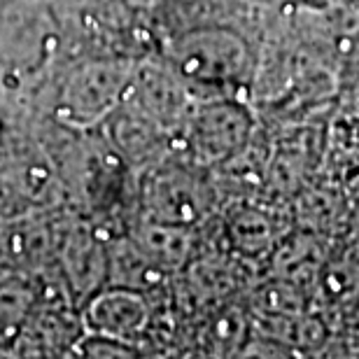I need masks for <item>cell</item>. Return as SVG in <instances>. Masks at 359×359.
I'll return each instance as SVG.
<instances>
[{"label": "cell", "mask_w": 359, "mask_h": 359, "mask_svg": "<svg viewBox=\"0 0 359 359\" xmlns=\"http://www.w3.org/2000/svg\"><path fill=\"white\" fill-rule=\"evenodd\" d=\"M154 54L168 63L194 98H245L259 77V40L238 26L198 21L156 42Z\"/></svg>", "instance_id": "cell-1"}, {"label": "cell", "mask_w": 359, "mask_h": 359, "mask_svg": "<svg viewBox=\"0 0 359 359\" xmlns=\"http://www.w3.org/2000/svg\"><path fill=\"white\" fill-rule=\"evenodd\" d=\"M140 59L110 54H61L35 112L75 131L100 128L121 105Z\"/></svg>", "instance_id": "cell-2"}, {"label": "cell", "mask_w": 359, "mask_h": 359, "mask_svg": "<svg viewBox=\"0 0 359 359\" xmlns=\"http://www.w3.org/2000/svg\"><path fill=\"white\" fill-rule=\"evenodd\" d=\"M61 54V31L42 0H0V98L35 110Z\"/></svg>", "instance_id": "cell-3"}, {"label": "cell", "mask_w": 359, "mask_h": 359, "mask_svg": "<svg viewBox=\"0 0 359 359\" xmlns=\"http://www.w3.org/2000/svg\"><path fill=\"white\" fill-rule=\"evenodd\" d=\"M61 31L63 54H110L142 59L154 38L128 0H42Z\"/></svg>", "instance_id": "cell-4"}, {"label": "cell", "mask_w": 359, "mask_h": 359, "mask_svg": "<svg viewBox=\"0 0 359 359\" xmlns=\"http://www.w3.org/2000/svg\"><path fill=\"white\" fill-rule=\"evenodd\" d=\"M219 205V184L212 170L180 154H168L138 173V215L203 229Z\"/></svg>", "instance_id": "cell-5"}, {"label": "cell", "mask_w": 359, "mask_h": 359, "mask_svg": "<svg viewBox=\"0 0 359 359\" xmlns=\"http://www.w3.org/2000/svg\"><path fill=\"white\" fill-rule=\"evenodd\" d=\"M257 133V112L245 98H194L177 133L175 154L217 170L243 152Z\"/></svg>", "instance_id": "cell-6"}, {"label": "cell", "mask_w": 359, "mask_h": 359, "mask_svg": "<svg viewBox=\"0 0 359 359\" xmlns=\"http://www.w3.org/2000/svg\"><path fill=\"white\" fill-rule=\"evenodd\" d=\"M40 299L14 350V357H73L84 334L82 306L73 299L56 271L38 273Z\"/></svg>", "instance_id": "cell-7"}, {"label": "cell", "mask_w": 359, "mask_h": 359, "mask_svg": "<svg viewBox=\"0 0 359 359\" xmlns=\"http://www.w3.org/2000/svg\"><path fill=\"white\" fill-rule=\"evenodd\" d=\"M107 241L96 222L63 205L54 269L80 306L107 285Z\"/></svg>", "instance_id": "cell-8"}, {"label": "cell", "mask_w": 359, "mask_h": 359, "mask_svg": "<svg viewBox=\"0 0 359 359\" xmlns=\"http://www.w3.org/2000/svg\"><path fill=\"white\" fill-rule=\"evenodd\" d=\"M154 297L128 287L105 285L82 304L84 329L133 343L147 355V339L154 322Z\"/></svg>", "instance_id": "cell-9"}, {"label": "cell", "mask_w": 359, "mask_h": 359, "mask_svg": "<svg viewBox=\"0 0 359 359\" xmlns=\"http://www.w3.org/2000/svg\"><path fill=\"white\" fill-rule=\"evenodd\" d=\"M126 233L168 276H180L196 259L201 252V238H203V229L170 224L145 215H135Z\"/></svg>", "instance_id": "cell-10"}, {"label": "cell", "mask_w": 359, "mask_h": 359, "mask_svg": "<svg viewBox=\"0 0 359 359\" xmlns=\"http://www.w3.org/2000/svg\"><path fill=\"white\" fill-rule=\"evenodd\" d=\"M170 278L173 276L156 266L126 231L110 236L107 241V285L159 294L161 290H166Z\"/></svg>", "instance_id": "cell-11"}, {"label": "cell", "mask_w": 359, "mask_h": 359, "mask_svg": "<svg viewBox=\"0 0 359 359\" xmlns=\"http://www.w3.org/2000/svg\"><path fill=\"white\" fill-rule=\"evenodd\" d=\"M40 276L10 271L0 276V357H14L17 343L40 299Z\"/></svg>", "instance_id": "cell-12"}, {"label": "cell", "mask_w": 359, "mask_h": 359, "mask_svg": "<svg viewBox=\"0 0 359 359\" xmlns=\"http://www.w3.org/2000/svg\"><path fill=\"white\" fill-rule=\"evenodd\" d=\"M196 336L205 355H231V350L241 348L245 332L238 311L226 308L217 311L212 318H203Z\"/></svg>", "instance_id": "cell-13"}, {"label": "cell", "mask_w": 359, "mask_h": 359, "mask_svg": "<svg viewBox=\"0 0 359 359\" xmlns=\"http://www.w3.org/2000/svg\"><path fill=\"white\" fill-rule=\"evenodd\" d=\"M73 357H93V359H128V357H142V350L133 343L119 341L114 336L89 332L84 329L77 346L73 350Z\"/></svg>", "instance_id": "cell-14"}, {"label": "cell", "mask_w": 359, "mask_h": 359, "mask_svg": "<svg viewBox=\"0 0 359 359\" xmlns=\"http://www.w3.org/2000/svg\"><path fill=\"white\" fill-rule=\"evenodd\" d=\"M14 271L12 257H10V245H7V229H5V217H0V276Z\"/></svg>", "instance_id": "cell-15"}]
</instances>
